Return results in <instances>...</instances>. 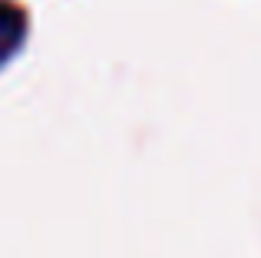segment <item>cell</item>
<instances>
[{
	"label": "cell",
	"instance_id": "6da1fadb",
	"mask_svg": "<svg viewBox=\"0 0 261 258\" xmlns=\"http://www.w3.org/2000/svg\"><path fill=\"white\" fill-rule=\"evenodd\" d=\"M23 37H27L23 10H17V7H10V4H0V63L17 53V46L23 43Z\"/></svg>",
	"mask_w": 261,
	"mask_h": 258
}]
</instances>
